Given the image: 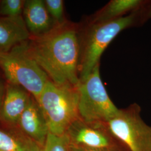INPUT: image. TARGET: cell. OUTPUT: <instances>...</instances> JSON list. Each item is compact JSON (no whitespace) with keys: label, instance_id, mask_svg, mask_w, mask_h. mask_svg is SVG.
Masks as SVG:
<instances>
[{"label":"cell","instance_id":"1","mask_svg":"<svg viewBox=\"0 0 151 151\" xmlns=\"http://www.w3.org/2000/svg\"><path fill=\"white\" fill-rule=\"evenodd\" d=\"M82 29L67 21L43 36L25 42L27 54L59 85L76 86L79 82Z\"/></svg>","mask_w":151,"mask_h":151},{"label":"cell","instance_id":"2","mask_svg":"<svg viewBox=\"0 0 151 151\" xmlns=\"http://www.w3.org/2000/svg\"><path fill=\"white\" fill-rule=\"evenodd\" d=\"M50 133L65 135L79 118L76 87L59 85L49 80L38 100Z\"/></svg>","mask_w":151,"mask_h":151},{"label":"cell","instance_id":"3","mask_svg":"<svg viewBox=\"0 0 151 151\" xmlns=\"http://www.w3.org/2000/svg\"><path fill=\"white\" fill-rule=\"evenodd\" d=\"M137 14L133 12L111 21L99 24H88L82 29L79 80L88 75L100 64L105 49L120 32L133 25Z\"/></svg>","mask_w":151,"mask_h":151},{"label":"cell","instance_id":"4","mask_svg":"<svg viewBox=\"0 0 151 151\" xmlns=\"http://www.w3.org/2000/svg\"><path fill=\"white\" fill-rule=\"evenodd\" d=\"M25 42L7 51L0 50V70L7 82L23 87L38 101L50 79L27 54Z\"/></svg>","mask_w":151,"mask_h":151},{"label":"cell","instance_id":"5","mask_svg":"<svg viewBox=\"0 0 151 151\" xmlns=\"http://www.w3.org/2000/svg\"><path fill=\"white\" fill-rule=\"evenodd\" d=\"M79 118L89 123L105 124L119 111L108 95L100 73V64L76 86Z\"/></svg>","mask_w":151,"mask_h":151},{"label":"cell","instance_id":"6","mask_svg":"<svg viewBox=\"0 0 151 151\" xmlns=\"http://www.w3.org/2000/svg\"><path fill=\"white\" fill-rule=\"evenodd\" d=\"M140 107L134 103L119 109L105 124L127 151H151V126L140 115Z\"/></svg>","mask_w":151,"mask_h":151},{"label":"cell","instance_id":"7","mask_svg":"<svg viewBox=\"0 0 151 151\" xmlns=\"http://www.w3.org/2000/svg\"><path fill=\"white\" fill-rule=\"evenodd\" d=\"M65 135L70 146L108 151H127L105 124L89 123L80 118L71 124Z\"/></svg>","mask_w":151,"mask_h":151},{"label":"cell","instance_id":"8","mask_svg":"<svg viewBox=\"0 0 151 151\" xmlns=\"http://www.w3.org/2000/svg\"><path fill=\"white\" fill-rule=\"evenodd\" d=\"M17 127L43 148L49 133L48 127L42 109L32 96L19 120Z\"/></svg>","mask_w":151,"mask_h":151},{"label":"cell","instance_id":"9","mask_svg":"<svg viewBox=\"0 0 151 151\" xmlns=\"http://www.w3.org/2000/svg\"><path fill=\"white\" fill-rule=\"evenodd\" d=\"M32 96L23 87L6 82L0 122L10 127H17Z\"/></svg>","mask_w":151,"mask_h":151},{"label":"cell","instance_id":"10","mask_svg":"<svg viewBox=\"0 0 151 151\" xmlns=\"http://www.w3.org/2000/svg\"><path fill=\"white\" fill-rule=\"evenodd\" d=\"M22 16L31 38L43 36L58 26L43 0H25Z\"/></svg>","mask_w":151,"mask_h":151},{"label":"cell","instance_id":"11","mask_svg":"<svg viewBox=\"0 0 151 151\" xmlns=\"http://www.w3.org/2000/svg\"><path fill=\"white\" fill-rule=\"evenodd\" d=\"M30 38L22 16H0V50H9Z\"/></svg>","mask_w":151,"mask_h":151},{"label":"cell","instance_id":"12","mask_svg":"<svg viewBox=\"0 0 151 151\" xmlns=\"http://www.w3.org/2000/svg\"><path fill=\"white\" fill-rule=\"evenodd\" d=\"M1 124L3 127H0L1 151H42V147L23 133L17 127Z\"/></svg>","mask_w":151,"mask_h":151},{"label":"cell","instance_id":"13","mask_svg":"<svg viewBox=\"0 0 151 151\" xmlns=\"http://www.w3.org/2000/svg\"><path fill=\"white\" fill-rule=\"evenodd\" d=\"M142 4L140 0H111L92 17L88 24L103 23L118 19L138 9Z\"/></svg>","mask_w":151,"mask_h":151},{"label":"cell","instance_id":"14","mask_svg":"<svg viewBox=\"0 0 151 151\" xmlns=\"http://www.w3.org/2000/svg\"><path fill=\"white\" fill-rule=\"evenodd\" d=\"M42 151H70V142L66 135L49 133Z\"/></svg>","mask_w":151,"mask_h":151},{"label":"cell","instance_id":"15","mask_svg":"<svg viewBox=\"0 0 151 151\" xmlns=\"http://www.w3.org/2000/svg\"><path fill=\"white\" fill-rule=\"evenodd\" d=\"M25 0H0V16H22Z\"/></svg>","mask_w":151,"mask_h":151},{"label":"cell","instance_id":"16","mask_svg":"<svg viewBox=\"0 0 151 151\" xmlns=\"http://www.w3.org/2000/svg\"><path fill=\"white\" fill-rule=\"evenodd\" d=\"M44 3L50 16L57 25H62L68 21L65 17L63 0H45Z\"/></svg>","mask_w":151,"mask_h":151},{"label":"cell","instance_id":"17","mask_svg":"<svg viewBox=\"0 0 151 151\" xmlns=\"http://www.w3.org/2000/svg\"><path fill=\"white\" fill-rule=\"evenodd\" d=\"M6 83V81L3 75L0 74V115L2 107V104L5 93Z\"/></svg>","mask_w":151,"mask_h":151},{"label":"cell","instance_id":"18","mask_svg":"<svg viewBox=\"0 0 151 151\" xmlns=\"http://www.w3.org/2000/svg\"><path fill=\"white\" fill-rule=\"evenodd\" d=\"M70 151H108L105 150H96V149H91V148H87L83 147H78L75 146H70Z\"/></svg>","mask_w":151,"mask_h":151},{"label":"cell","instance_id":"19","mask_svg":"<svg viewBox=\"0 0 151 151\" xmlns=\"http://www.w3.org/2000/svg\"><path fill=\"white\" fill-rule=\"evenodd\" d=\"M146 16H147V19L151 18V7H150V9H149L148 11V12H147V14L146 15Z\"/></svg>","mask_w":151,"mask_h":151},{"label":"cell","instance_id":"20","mask_svg":"<svg viewBox=\"0 0 151 151\" xmlns=\"http://www.w3.org/2000/svg\"><path fill=\"white\" fill-rule=\"evenodd\" d=\"M0 151H1V150H0Z\"/></svg>","mask_w":151,"mask_h":151}]
</instances>
